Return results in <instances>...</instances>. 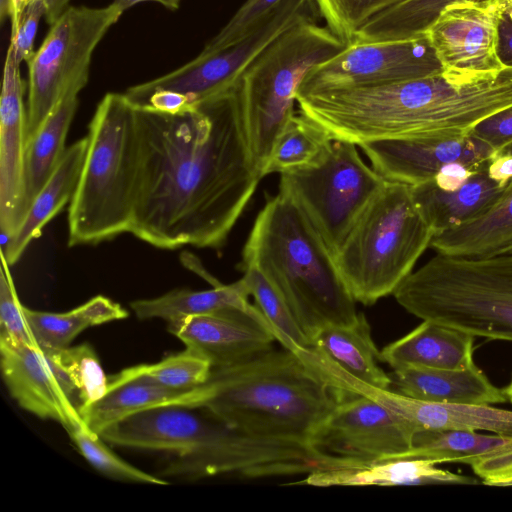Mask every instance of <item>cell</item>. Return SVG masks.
I'll list each match as a JSON object with an SVG mask.
<instances>
[{"label":"cell","instance_id":"42","mask_svg":"<svg viewBox=\"0 0 512 512\" xmlns=\"http://www.w3.org/2000/svg\"><path fill=\"white\" fill-rule=\"evenodd\" d=\"M282 0H246L202 52L228 47L246 36Z\"/></svg>","mask_w":512,"mask_h":512},{"label":"cell","instance_id":"28","mask_svg":"<svg viewBox=\"0 0 512 512\" xmlns=\"http://www.w3.org/2000/svg\"><path fill=\"white\" fill-rule=\"evenodd\" d=\"M23 312L37 345L50 349L68 347L83 330L128 316L120 304L102 295L64 313L36 311L24 305Z\"/></svg>","mask_w":512,"mask_h":512},{"label":"cell","instance_id":"24","mask_svg":"<svg viewBox=\"0 0 512 512\" xmlns=\"http://www.w3.org/2000/svg\"><path fill=\"white\" fill-rule=\"evenodd\" d=\"M487 168L475 172L459 189L444 191L434 180L411 186L412 197L434 236L483 214L504 188L489 178Z\"/></svg>","mask_w":512,"mask_h":512},{"label":"cell","instance_id":"46","mask_svg":"<svg viewBox=\"0 0 512 512\" xmlns=\"http://www.w3.org/2000/svg\"><path fill=\"white\" fill-rule=\"evenodd\" d=\"M486 171L490 179L505 187L512 180V151L495 153L489 160Z\"/></svg>","mask_w":512,"mask_h":512},{"label":"cell","instance_id":"14","mask_svg":"<svg viewBox=\"0 0 512 512\" xmlns=\"http://www.w3.org/2000/svg\"><path fill=\"white\" fill-rule=\"evenodd\" d=\"M168 331L212 368L246 361L272 348L275 334L254 304L168 322Z\"/></svg>","mask_w":512,"mask_h":512},{"label":"cell","instance_id":"13","mask_svg":"<svg viewBox=\"0 0 512 512\" xmlns=\"http://www.w3.org/2000/svg\"><path fill=\"white\" fill-rule=\"evenodd\" d=\"M385 180L416 186L434 179L446 164L487 168L496 153L471 131L463 134L389 138L359 144Z\"/></svg>","mask_w":512,"mask_h":512},{"label":"cell","instance_id":"39","mask_svg":"<svg viewBox=\"0 0 512 512\" xmlns=\"http://www.w3.org/2000/svg\"><path fill=\"white\" fill-rule=\"evenodd\" d=\"M474 473L482 482L492 486L512 485V432L481 435L470 458Z\"/></svg>","mask_w":512,"mask_h":512},{"label":"cell","instance_id":"9","mask_svg":"<svg viewBox=\"0 0 512 512\" xmlns=\"http://www.w3.org/2000/svg\"><path fill=\"white\" fill-rule=\"evenodd\" d=\"M122 13L113 3L102 8L73 6L50 25L27 62V141L69 90L86 86L92 54Z\"/></svg>","mask_w":512,"mask_h":512},{"label":"cell","instance_id":"30","mask_svg":"<svg viewBox=\"0 0 512 512\" xmlns=\"http://www.w3.org/2000/svg\"><path fill=\"white\" fill-rule=\"evenodd\" d=\"M454 1L405 0L368 21L351 42L394 41L423 35L441 11Z\"/></svg>","mask_w":512,"mask_h":512},{"label":"cell","instance_id":"34","mask_svg":"<svg viewBox=\"0 0 512 512\" xmlns=\"http://www.w3.org/2000/svg\"><path fill=\"white\" fill-rule=\"evenodd\" d=\"M331 140L315 122L301 113L295 114L279 137L263 177L310 164Z\"/></svg>","mask_w":512,"mask_h":512},{"label":"cell","instance_id":"5","mask_svg":"<svg viewBox=\"0 0 512 512\" xmlns=\"http://www.w3.org/2000/svg\"><path fill=\"white\" fill-rule=\"evenodd\" d=\"M410 314L472 336L512 342V254H436L393 293Z\"/></svg>","mask_w":512,"mask_h":512},{"label":"cell","instance_id":"40","mask_svg":"<svg viewBox=\"0 0 512 512\" xmlns=\"http://www.w3.org/2000/svg\"><path fill=\"white\" fill-rule=\"evenodd\" d=\"M0 336L37 344L26 321L3 249H0Z\"/></svg>","mask_w":512,"mask_h":512},{"label":"cell","instance_id":"36","mask_svg":"<svg viewBox=\"0 0 512 512\" xmlns=\"http://www.w3.org/2000/svg\"><path fill=\"white\" fill-rule=\"evenodd\" d=\"M67 432L86 461L106 477L150 485L169 484L168 481L144 472L121 459L108 448L99 435L91 432L86 425L73 427Z\"/></svg>","mask_w":512,"mask_h":512},{"label":"cell","instance_id":"8","mask_svg":"<svg viewBox=\"0 0 512 512\" xmlns=\"http://www.w3.org/2000/svg\"><path fill=\"white\" fill-rule=\"evenodd\" d=\"M279 192L303 212L333 255L386 181L356 144L332 139L310 164L280 174Z\"/></svg>","mask_w":512,"mask_h":512},{"label":"cell","instance_id":"44","mask_svg":"<svg viewBox=\"0 0 512 512\" xmlns=\"http://www.w3.org/2000/svg\"><path fill=\"white\" fill-rule=\"evenodd\" d=\"M497 56L503 67L512 68V0H502L499 10Z\"/></svg>","mask_w":512,"mask_h":512},{"label":"cell","instance_id":"41","mask_svg":"<svg viewBox=\"0 0 512 512\" xmlns=\"http://www.w3.org/2000/svg\"><path fill=\"white\" fill-rule=\"evenodd\" d=\"M42 17H45V6L41 0H12L9 48L20 64L27 63L35 52L34 41Z\"/></svg>","mask_w":512,"mask_h":512},{"label":"cell","instance_id":"20","mask_svg":"<svg viewBox=\"0 0 512 512\" xmlns=\"http://www.w3.org/2000/svg\"><path fill=\"white\" fill-rule=\"evenodd\" d=\"M397 392L433 403L491 405L507 400L475 365L463 369L405 367L390 374Z\"/></svg>","mask_w":512,"mask_h":512},{"label":"cell","instance_id":"6","mask_svg":"<svg viewBox=\"0 0 512 512\" xmlns=\"http://www.w3.org/2000/svg\"><path fill=\"white\" fill-rule=\"evenodd\" d=\"M348 44L327 26L306 18L263 50L231 88L242 113L251 160L261 179L279 137L295 115L296 94L305 75Z\"/></svg>","mask_w":512,"mask_h":512},{"label":"cell","instance_id":"11","mask_svg":"<svg viewBox=\"0 0 512 512\" xmlns=\"http://www.w3.org/2000/svg\"><path fill=\"white\" fill-rule=\"evenodd\" d=\"M444 69L426 33L403 40L351 42L314 66L296 96L407 81Z\"/></svg>","mask_w":512,"mask_h":512},{"label":"cell","instance_id":"25","mask_svg":"<svg viewBox=\"0 0 512 512\" xmlns=\"http://www.w3.org/2000/svg\"><path fill=\"white\" fill-rule=\"evenodd\" d=\"M88 139L77 140L65 153L44 187L30 206L17 232L2 246L8 264H15L43 227L70 203L83 166Z\"/></svg>","mask_w":512,"mask_h":512},{"label":"cell","instance_id":"49","mask_svg":"<svg viewBox=\"0 0 512 512\" xmlns=\"http://www.w3.org/2000/svg\"><path fill=\"white\" fill-rule=\"evenodd\" d=\"M12 0H0V15L2 21L10 15Z\"/></svg>","mask_w":512,"mask_h":512},{"label":"cell","instance_id":"26","mask_svg":"<svg viewBox=\"0 0 512 512\" xmlns=\"http://www.w3.org/2000/svg\"><path fill=\"white\" fill-rule=\"evenodd\" d=\"M430 247L445 256L485 258L512 248V180L480 216L433 237Z\"/></svg>","mask_w":512,"mask_h":512},{"label":"cell","instance_id":"35","mask_svg":"<svg viewBox=\"0 0 512 512\" xmlns=\"http://www.w3.org/2000/svg\"><path fill=\"white\" fill-rule=\"evenodd\" d=\"M242 271L249 293L254 298L255 305L270 324L276 341L282 347L293 352L310 348V340L264 276L253 267L244 268Z\"/></svg>","mask_w":512,"mask_h":512},{"label":"cell","instance_id":"22","mask_svg":"<svg viewBox=\"0 0 512 512\" xmlns=\"http://www.w3.org/2000/svg\"><path fill=\"white\" fill-rule=\"evenodd\" d=\"M437 464L433 459L395 458L314 471L294 484L314 487H361L476 483L471 477L439 469L436 467Z\"/></svg>","mask_w":512,"mask_h":512},{"label":"cell","instance_id":"21","mask_svg":"<svg viewBox=\"0 0 512 512\" xmlns=\"http://www.w3.org/2000/svg\"><path fill=\"white\" fill-rule=\"evenodd\" d=\"M474 336L434 321L415 329L380 351L381 362L393 370L405 367L463 369L474 363Z\"/></svg>","mask_w":512,"mask_h":512},{"label":"cell","instance_id":"51","mask_svg":"<svg viewBox=\"0 0 512 512\" xmlns=\"http://www.w3.org/2000/svg\"><path fill=\"white\" fill-rule=\"evenodd\" d=\"M464 1H469V2H483V1H488V0H464Z\"/></svg>","mask_w":512,"mask_h":512},{"label":"cell","instance_id":"23","mask_svg":"<svg viewBox=\"0 0 512 512\" xmlns=\"http://www.w3.org/2000/svg\"><path fill=\"white\" fill-rule=\"evenodd\" d=\"M311 347L331 366L359 382L380 389L392 384L380 366V351L362 313L353 323L322 328L312 338Z\"/></svg>","mask_w":512,"mask_h":512},{"label":"cell","instance_id":"52","mask_svg":"<svg viewBox=\"0 0 512 512\" xmlns=\"http://www.w3.org/2000/svg\"><path fill=\"white\" fill-rule=\"evenodd\" d=\"M505 254H512V248L509 249Z\"/></svg>","mask_w":512,"mask_h":512},{"label":"cell","instance_id":"2","mask_svg":"<svg viewBox=\"0 0 512 512\" xmlns=\"http://www.w3.org/2000/svg\"><path fill=\"white\" fill-rule=\"evenodd\" d=\"M348 395L301 352L282 347L212 368L203 384L177 391L160 406L201 409L230 428L312 446L318 427Z\"/></svg>","mask_w":512,"mask_h":512},{"label":"cell","instance_id":"48","mask_svg":"<svg viewBox=\"0 0 512 512\" xmlns=\"http://www.w3.org/2000/svg\"><path fill=\"white\" fill-rule=\"evenodd\" d=\"M141 2H156L170 10L178 9L180 0H113V4L122 12Z\"/></svg>","mask_w":512,"mask_h":512},{"label":"cell","instance_id":"43","mask_svg":"<svg viewBox=\"0 0 512 512\" xmlns=\"http://www.w3.org/2000/svg\"><path fill=\"white\" fill-rule=\"evenodd\" d=\"M471 133L496 153L512 146V105L477 123Z\"/></svg>","mask_w":512,"mask_h":512},{"label":"cell","instance_id":"32","mask_svg":"<svg viewBox=\"0 0 512 512\" xmlns=\"http://www.w3.org/2000/svg\"><path fill=\"white\" fill-rule=\"evenodd\" d=\"M211 369L208 360L186 348L160 362L132 366L109 376L108 389L130 382H141L171 390H186L203 384Z\"/></svg>","mask_w":512,"mask_h":512},{"label":"cell","instance_id":"10","mask_svg":"<svg viewBox=\"0 0 512 512\" xmlns=\"http://www.w3.org/2000/svg\"><path fill=\"white\" fill-rule=\"evenodd\" d=\"M312 0H282L236 43L196 58L156 79L129 87L127 94L168 90L182 95L190 107L227 94L246 67L276 38L311 17Z\"/></svg>","mask_w":512,"mask_h":512},{"label":"cell","instance_id":"19","mask_svg":"<svg viewBox=\"0 0 512 512\" xmlns=\"http://www.w3.org/2000/svg\"><path fill=\"white\" fill-rule=\"evenodd\" d=\"M348 393L372 398L408 420L417 431L485 430L512 432V411L490 405L433 403L417 400L395 390L380 389L359 382L344 374L336 377Z\"/></svg>","mask_w":512,"mask_h":512},{"label":"cell","instance_id":"50","mask_svg":"<svg viewBox=\"0 0 512 512\" xmlns=\"http://www.w3.org/2000/svg\"><path fill=\"white\" fill-rule=\"evenodd\" d=\"M504 392L506 394L507 400H509L512 403V380L509 383V385L504 389Z\"/></svg>","mask_w":512,"mask_h":512},{"label":"cell","instance_id":"15","mask_svg":"<svg viewBox=\"0 0 512 512\" xmlns=\"http://www.w3.org/2000/svg\"><path fill=\"white\" fill-rule=\"evenodd\" d=\"M0 356L4 382L23 409L66 431L85 425L76 397L37 344L0 336Z\"/></svg>","mask_w":512,"mask_h":512},{"label":"cell","instance_id":"31","mask_svg":"<svg viewBox=\"0 0 512 512\" xmlns=\"http://www.w3.org/2000/svg\"><path fill=\"white\" fill-rule=\"evenodd\" d=\"M177 391L141 382H130L108 389L79 413L86 427L100 435L109 426L139 411L160 406Z\"/></svg>","mask_w":512,"mask_h":512},{"label":"cell","instance_id":"47","mask_svg":"<svg viewBox=\"0 0 512 512\" xmlns=\"http://www.w3.org/2000/svg\"><path fill=\"white\" fill-rule=\"evenodd\" d=\"M45 6V19L52 25L68 8L70 0H41Z\"/></svg>","mask_w":512,"mask_h":512},{"label":"cell","instance_id":"17","mask_svg":"<svg viewBox=\"0 0 512 512\" xmlns=\"http://www.w3.org/2000/svg\"><path fill=\"white\" fill-rule=\"evenodd\" d=\"M19 67L8 47L0 98V228L6 242L26 216L27 108Z\"/></svg>","mask_w":512,"mask_h":512},{"label":"cell","instance_id":"12","mask_svg":"<svg viewBox=\"0 0 512 512\" xmlns=\"http://www.w3.org/2000/svg\"><path fill=\"white\" fill-rule=\"evenodd\" d=\"M415 427L378 401L349 394L314 433L316 449L350 461L395 459L412 445Z\"/></svg>","mask_w":512,"mask_h":512},{"label":"cell","instance_id":"27","mask_svg":"<svg viewBox=\"0 0 512 512\" xmlns=\"http://www.w3.org/2000/svg\"><path fill=\"white\" fill-rule=\"evenodd\" d=\"M80 91L77 88L69 90L49 113L37 132L27 141L26 214L65 153V140L79 104Z\"/></svg>","mask_w":512,"mask_h":512},{"label":"cell","instance_id":"37","mask_svg":"<svg viewBox=\"0 0 512 512\" xmlns=\"http://www.w3.org/2000/svg\"><path fill=\"white\" fill-rule=\"evenodd\" d=\"M481 435L476 431L419 430L412 440L411 448L397 458L433 459L438 464L458 462L468 464Z\"/></svg>","mask_w":512,"mask_h":512},{"label":"cell","instance_id":"16","mask_svg":"<svg viewBox=\"0 0 512 512\" xmlns=\"http://www.w3.org/2000/svg\"><path fill=\"white\" fill-rule=\"evenodd\" d=\"M502 0L448 4L426 34L445 69L488 73L505 67L497 56Z\"/></svg>","mask_w":512,"mask_h":512},{"label":"cell","instance_id":"45","mask_svg":"<svg viewBox=\"0 0 512 512\" xmlns=\"http://www.w3.org/2000/svg\"><path fill=\"white\" fill-rule=\"evenodd\" d=\"M477 171L479 170L462 162H452L441 167L433 180L438 188L444 191H455Z\"/></svg>","mask_w":512,"mask_h":512},{"label":"cell","instance_id":"29","mask_svg":"<svg viewBox=\"0 0 512 512\" xmlns=\"http://www.w3.org/2000/svg\"><path fill=\"white\" fill-rule=\"evenodd\" d=\"M249 296L248 285L242 277L231 284H219L208 290L175 289L156 298L133 301L130 306L139 319L160 318L172 322L228 307H246L250 304Z\"/></svg>","mask_w":512,"mask_h":512},{"label":"cell","instance_id":"1","mask_svg":"<svg viewBox=\"0 0 512 512\" xmlns=\"http://www.w3.org/2000/svg\"><path fill=\"white\" fill-rule=\"evenodd\" d=\"M136 109L139 168L130 233L161 249L221 248L261 180L232 89L174 114Z\"/></svg>","mask_w":512,"mask_h":512},{"label":"cell","instance_id":"7","mask_svg":"<svg viewBox=\"0 0 512 512\" xmlns=\"http://www.w3.org/2000/svg\"><path fill=\"white\" fill-rule=\"evenodd\" d=\"M433 237L411 186L386 181L334 258L354 300L372 305L395 292Z\"/></svg>","mask_w":512,"mask_h":512},{"label":"cell","instance_id":"33","mask_svg":"<svg viewBox=\"0 0 512 512\" xmlns=\"http://www.w3.org/2000/svg\"><path fill=\"white\" fill-rule=\"evenodd\" d=\"M41 349L78 399L79 411L107 393L108 377L90 344Z\"/></svg>","mask_w":512,"mask_h":512},{"label":"cell","instance_id":"38","mask_svg":"<svg viewBox=\"0 0 512 512\" xmlns=\"http://www.w3.org/2000/svg\"><path fill=\"white\" fill-rule=\"evenodd\" d=\"M405 0H313L326 26L350 43L368 21Z\"/></svg>","mask_w":512,"mask_h":512},{"label":"cell","instance_id":"18","mask_svg":"<svg viewBox=\"0 0 512 512\" xmlns=\"http://www.w3.org/2000/svg\"><path fill=\"white\" fill-rule=\"evenodd\" d=\"M217 423L218 420L201 409L163 405L134 413L99 436L112 445L166 451L178 456L200 448Z\"/></svg>","mask_w":512,"mask_h":512},{"label":"cell","instance_id":"3","mask_svg":"<svg viewBox=\"0 0 512 512\" xmlns=\"http://www.w3.org/2000/svg\"><path fill=\"white\" fill-rule=\"evenodd\" d=\"M247 267L264 276L310 342L322 328L358 317L334 255L299 207L280 192L255 219L239 265Z\"/></svg>","mask_w":512,"mask_h":512},{"label":"cell","instance_id":"4","mask_svg":"<svg viewBox=\"0 0 512 512\" xmlns=\"http://www.w3.org/2000/svg\"><path fill=\"white\" fill-rule=\"evenodd\" d=\"M87 150L69 203L68 245L97 244L130 233L136 201L139 137L136 107L107 93L89 124Z\"/></svg>","mask_w":512,"mask_h":512}]
</instances>
